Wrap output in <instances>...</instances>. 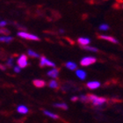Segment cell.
I'll return each instance as SVG.
<instances>
[{"label":"cell","mask_w":123,"mask_h":123,"mask_svg":"<svg viewBox=\"0 0 123 123\" xmlns=\"http://www.w3.org/2000/svg\"><path fill=\"white\" fill-rule=\"evenodd\" d=\"M87 97H88V99H89V102H92L96 106H99V105H103L106 101V98H105L97 97V96H95L93 94L87 95Z\"/></svg>","instance_id":"obj_1"},{"label":"cell","mask_w":123,"mask_h":123,"mask_svg":"<svg viewBox=\"0 0 123 123\" xmlns=\"http://www.w3.org/2000/svg\"><path fill=\"white\" fill-rule=\"evenodd\" d=\"M18 37H20V38L26 39V40H30V41H40V38H39L37 35L33 34V33H26V32H25V31L18 32Z\"/></svg>","instance_id":"obj_2"},{"label":"cell","mask_w":123,"mask_h":123,"mask_svg":"<svg viewBox=\"0 0 123 123\" xmlns=\"http://www.w3.org/2000/svg\"><path fill=\"white\" fill-rule=\"evenodd\" d=\"M17 64L20 69H24L28 66V58L26 55H21L17 60Z\"/></svg>","instance_id":"obj_3"},{"label":"cell","mask_w":123,"mask_h":123,"mask_svg":"<svg viewBox=\"0 0 123 123\" xmlns=\"http://www.w3.org/2000/svg\"><path fill=\"white\" fill-rule=\"evenodd\" d=\"M53 67L55 68V64L53 62L49 61L48 58H46L45 56H41V59H40V67L43 68V67Z\"/></svg>","instance_id":"obj_4"},{"label":"cell","mask_w":123,"mask_h":123,"mask_svg":"<svg viewBox=\"0 0 123 123\" xmlns=\"http://www.w3.org/2000/svg\"><path fill=\"white\" fill-rule=\"evenodd\" d=\"M97 61V59L95 57H92V56H87L83 58L80 62V64L82 66H89V65H92V64L95 63Z\"/></svg>","instance_id":"obj_5"},{"label":"cell","mask_w":123,"mask_h":123,"mask_svg":"<svg viewBox=\"0 0 123 123\" xmlns=\"http://www.w3.org/2000/svg\"><path fill=\"white\" fill-rule=\"evenodd\" d=\"M98 38L101 39V40H105V41H108L110 42H113V43H118V41L114 39L112 36H107V35H98Z\"/></svg>","instance_id":"obj_6"},{"label":"cell","mask_w":123,"mask_h":123,"mask_svg":"<svg viewBox=\"0 0 123 123\" xmlns=\"http://www.w3.org/2000/svg\"><path fill=\"white\" fill-rule=\"evenodd\" d=\"M33 84L37 88H42L46 85V82L44 80H41V79H34L33 81Z\"/></svg>","instance_id":"obj_7"},{"label":"cell","mask_w":123,"mask_h":123,"mask_svg":"<svg viewBox=\"0 0 123 123\" xmlns=\"http://www.w3.org/2000/svg\"><path fill=\"white\" fill-rule=\"evenodd\" d=\"M47 75H48L49 77H52V78H56V77H58V75H59V69L54 68L53 69H51V70L48 71Z\"/></svg>","instance_id":"obj_8"},{"label":"cell","mask_w":123,"mask_h":123,"mask_svg":"<svg viewBox=\"0 0 123 123\" xmlns=\"http://www.w3.org/2000/svg\"><path fill=\"white\" fill-rule=\"evenodd\" d=\"M89 89H92V90H94V89H97L100 86V84L98 82H96V81H92V82H89L87 83L86 85Z\"/></svg>","instance_id":"obj_9"},{"label":"cell","mask_w":123,"mask_h":123,"mask_svg":"<svg viewBox=\"0 0 123 123\" xmlns=\"http://www.w3.org/2000/svg\"><path fill=\"white\" fill-rule=\"evenodd\" d=\"M77 42H78L81 46H86V45H88V44L90 43L91 41H90V39H88V38L80 37V38H78V40H77Z\"/></svg>","instance_id":"obj_10"},{"label":"cell","mask_w":123,"mask_h":123,"mask_svg":"<svg viewBox=\"0 0 123 123\" xmlns=\"http://www.w3.org/2000/svg\"><path fill=\"white\" fill-rule=\"evenodd\" d=\"M17 111H18V113H21V114H26V113H28V108L26 107V105H18V108H17Z\"/></svg>","instance_id":"obj_11"},{"label":"cell","mask_w":123,"mask_h":123,"mask_svg":"<svg viewBox=\"0 0 123 123\" xmlns=\"http://www.w3.org/2000/svg\"><path fill=\"white\" fill-rule=\"evenodd\" d=\"M14 40L12 36H0V42H5V43H9L11 41Z\"/></svg>","instance_id":"obj_12"},{"label":"cell","mask_w":123,"mask_h":123,"mask_svg":"<svg viewBox=\"0 0 123 123\" xmlns=\"http://www.w3.org/2000/svg\"><path fill=\"white\" fill-rule=\"evenodd\" d=\"M43 113L45 115L49 116V117H50V118H52V119H54V120H58V119H59V116L57 115V114H55V113H51V112H49V111L43 110Z\"/></svg>","instance_id":"obj_13"},{"label":"cell","mask_w":123,"mask_h":123,"mask_svg":"<svg viewBox=\"0 0 123 123\" xmlns=\"http://www.w3.org/2000/svg\"><path fill=\"white\" fill-rule=\"evenodd\" d=\"M65 66H66V68L70 69V70H75V69H77V64L73 62H66Z\"/></svg>","instance_id":"obj_14"},{"label":"cell","mask_w":123,"mask_h":123,"mask_svg":"<svg viewBox=\"0 0 123 123\" xmlns=\"http://www.w3.org/2000/svg\"><path fill=\"white\" fill-rule=\"evenodd\" d=\"M76 74H77V76L79 77L80 79H82V80H84L85 77H86V73H85V71L81 70V69H77V72H76Z\"/></svg>","instance_id":"obj_15"},{"label":"cell","mask_w":123,"mask_h":123,"mask_svg":"<svg viewBox=\"0 0 123 123\" xmlns=\"http://www.w3.org/2000/svg\"><path fill=\"white\" fill-rule=\"evenodd\" d=\"M49 86L52 89H57L59 87V84L55 80H50L49 83Z\"/></svg>","instance_id":"obj_16"},{"label":"cell","mask_w":123,"mask_h":123,"mask_svg":"<svg viewBox=\"0 0 123 123\" xmlns=\"http://www.w3.org/2000/svg\"><path fill=\"white\" fill-rule=\"evenodd\" d=\"M54 106L58 108H61V109H63V110H67L68 109V105L65 104V103H58V104H54Z\"/></svg>","instance_id":"obj_17"},{"label":"cell","mask_w":123,"mask_h":123,"mask_svg":"<svg viewBox=\"0 0 123 123\" xmlns=\"http://www.w3.org/2000/svg\"><path fill=\"white\" fill-rule=\"evenodd\" d=\"M27 55H28L29 56L33 57V58H38V57H40L38 53H36V52L33 51V50H31V49H29L28 51H27Z\"/></svg>","instance_id":"obj_18"},{"label":"cell","mask_w":123,"mask_h":123,"mask_svg":"<svg viewBox=\"0 0 123 123\" xmlns=\"http://www.w3.org/2000/svg\"><path fill=\"white\" fill-rule=\"evenodd\" d=\"M82 49H86V50H89V51H92V52H97L98 51V49H96V48H92V47L82 46Z\"/></svg>","instance_id":"obj_19"},{"label":"cell","mask_w":123,"mask_h":123,"mask_svg":"<svg viewBox=\"0 0 123 123\" xmlns=\"http://www.w3.org/2000/svg\"><path fill=\"white\" fill-rule=\"evenodd\" d=\"M0 34H10V31L5 27H0Z\"/></svg>","instance_id":"obj_20"},{"label":"cell","mask_w":123,"mask_h":123,"mask_svg":"<svg viewBox=\"0 0 123 123\" xmlns=\"http://www.w3.org/2000/svg\"><path fill=\"white\" fill-rule=\"evenodd\" d=\"M6 66L9 67V68H12V67L13 66V58L12 57L9 58V60L7 61V63H6Z\"/></svg>","instance_id":"obj_21"},{"label":"cell","mask_w":123,"mask_h":123,"mask_svg":"<svg viewBox=\"0 0 123 123\" xmlns=\"http://www.w3.org/2000/svg\"><path fill=\"white\" fill-rule=\"evenodd\" d=\"M99 29L100 30H104V31H106L109 29V26L108 25H106V24H103V25H101V26H99Z\"/></svg>","instance_id":"obj_22"},{"label":"cell","mask_w":123,"mask_h":123,"mask_svg":"<svg viewBox=\"0 0 123 123\" xmlns=\"http://www.w3.org/2000/svg\"><path fill=\"white\" fill-rule=\"evenodd\" d=\"M79 98L81 99V101H83V102H89V99H88L87 96H85V95H81Z\"/></svg>","instance_id":"obj_23"},{"label":"cell","mask_w":123,"mask_h":123,"mask_svg":"<svg viewBox=\"0 0 123 123\" xmlns=\"http://www.w3.org/2000/svg\"><path fill=\"white\" fill-rule=\"evenodd\" d=\"M8 24L7 21H5V20H1L0 21V27H5L6 25Z\"/></svg>","instance_id":"obj_24"},{"label":"cell","mask_w":123,"mask_h":123,"mask_svg":"<svg viewBox=\"0 0 123 123\" xmlns=\"http://www.w3.org/2000/svg\"><path fill=\"white\" fill-rule=\"evenodd\" d=\"M13 69H14V71H15L16 73H19L20 70H21V69L18 66H15L14 68H13Z\"/></svg>","instance_id":"obj_25"},{"label":"cell","mask_w":123,"mask_h":123,"mask_svg":"<svg viewBox=\"0 0 123 123\" xmlns=\"http://www.w3.org/2000/svg\"><path fill=\"white\" fill-rule=\"evenodd\" d=\"M0 69H2V70H5V69H6V67H5V65H1V64H0Z\"/></svg>","instance_id":"obj_26"},{"label":"cell","mask_w":123,"mask_h":123,"mask_svg":"<svg viewBox=\"0 0 123 123\" xmlns=\"http://www.w3.org/2000/svg\"><path fill=\"white\" fill-rule=\"evenodd\" d=\"M77 99H78V98H77V97H72L71 98V100H72V101H77Z\"/></svg>","instance_id":"obj_27"},{"label":"cell","mask_w":123,"mask_h":123,"mask_svg":"<svg viewBox=\"0 0 123 123\" xmlns=\"http://www.w3.org/2000/svg\"><path fill=\"white\" fill-rule=\"evenodd\" d=\"M60 33H64V30H62V29H61V30H60Z\"/></svg>","instance_id":"obj_28"}]
</instances>
